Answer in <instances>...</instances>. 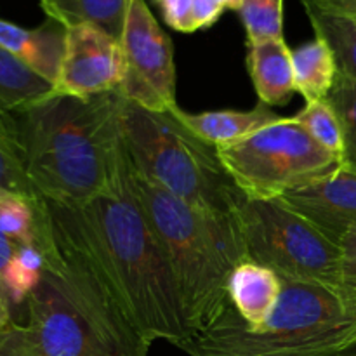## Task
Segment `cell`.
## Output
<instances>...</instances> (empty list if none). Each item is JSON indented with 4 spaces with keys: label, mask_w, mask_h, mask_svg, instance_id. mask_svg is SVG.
<instances>
[{
    "label": "cell",
    "mask_w": 356,
    "mask_h": 356,
    "mask_svg": "<svg viewBox=\"0 0 356 356\" xmlns=\"http://www.w3.org/2000/svg\"><path fill=\"white\" fill-rule=\"evenodd\" d=\"M68 209L134 329L148 343L162 339L179 348L191 332L162 247L132 191L124 141L110 186Z\"/></svg>",
    "instance_id": "1"
},
{
    "label": "cell",
    "mask_w": 356,
    "mask_h": 356,
    "mask_svg": "<svg viewBox=\"0 0 356 356\" xmlns=\"http://www.w3.org/2000/svg\"><path fill=\"white\" fill-rule=\"evenodd\" d=\"M122 96L80 99L54 94L17 111L30 183L44 200L80 207L110 186L118 149Z\"/></svg>",
    "instance_id": "2"
},
{
    "label": "cell",
    "mask_w": 356,
    "mask_h": 356,
    "mask_svg": "<svg viewBox=\"0 0 356 356\" xmlns=\"http://www.w3.org/2000/svg\"><path fill=\"white\" fill-rule=\"evenodd\" d=\"M129 177L169 264L184 322L191 336L202 332L214 325L232 306L229 275L247 261L236 222L222 225L205 218L146 179L131 160Z\"/></svg>",
    "instance_id": "3"
},
{
    "label": "cell",
    "mask_w": 356,
    "mask_h": 356,
    "mask_svg": "<svg viewBox=\"0 0 356 356\" xmlns=\"http://www.w3.org/2000/svg\"><path fill=\"white\" fill-rule=\"evenodd\" d=\"M355 315L330 289L282 280L270 318L257 329L245 325L229 306L179 350L188 356H350L348 332Z\"/></svg>",
    "instance_id": "4"
},
{
    "label": "cell",
    "mask_w": 356,
    "mask_h": 356,
    "mask_svg": "<svg viewBox=\"0 0 356 356\" xmlns=\"http://www.w3.org/2000/svg\"><path fill=\"white\" fill-rule=\"evenodd\" d=\"M120 132L129 160L146 179L205 218L235 225L243 195L218 149L191 134L170 111H149L122 97Z\"/></svg>",
    "instance_id": "5"
},
{
    "label": "cell",
    "mask_w": 356,
    "mask_h": 356,
    "mask_svg": "<svg viewBox=\"0 0 356 356\" xmlns=\"http://www.w3.org/2000/svg\"><path fill=\"white\" fill-rule=\"evenodd\" d=\"M235 222L247 261L270 268L282 280L339 291V245L280 198L243 197Z\"/></svg>",
    "instance_id": "6"
},
{
    "label": "cell",
    "mask_w": 356,
    "mask_h": 356,
    "mask_svg": "<svg viewBox=\"0 0 356 356\" xmlns=\"http://www.w3.org/2000/svg\"><path fill=\"white\" fill-rule=\"evenodd\" d=\"M218 155L240 193L250 200H277L341 165L294 118H280L221 146Z\"/></svg>",
    "instance_id": "7"
},
{
    "label": "cell",
    "mask_w": 356,
    "mask_h": 356,
    "mask_svg": "<svg viewBox=\"0 0 356 356\" xmlns=\"http://www.w3.org/2000/svg\"><path fill=\"white\" fill-rule=\"evenodd\" d=\"M26 323L0 337V356H131L101 336L49 278L26 301Z\"/></svg>",
    "instance_id": "8"
},
{
    "label": "cell",
    "mask_w": 356,
    "mask_h": 356,
    "mask_svg": "<svg viewBox=\"0 0 356 356\" xmlns=\"http://www.w3.org/2000/svg\"><path fill=\"white\" fill-rule=\"evenodd\" d=\"M125 75L120 94L149 111H170L176 101L174 45L146 0H131L120 37Z\"/></svg>",
    "instance_id": "9"
},
{
    "label": "cell",
    "mask_w": 356,
    "mask_h": 356,
    "mask_svg": "<svg viewBox=\"0 0 356 356\" xmlns=\"http://www.w3.org/2000/svg\"><path fill=\"white\" fill-rule=\"evenodd\" d=\"M124 51L118 38L90 24L66 28V45L54 94L89 97L118 92L124 82Z\"/></svg>",
    "instance_id": "10"
},
{
    "label": "cell",
    "mask_w": 356,
    "mask_h": 356,
    "mask_svg": "<svg viewBox=\"0 0 356 356\" xmlns=\"http://www.w3.org/2000/svg\"><path fill=\"white\" fill-rule=\"evenodd\" d=\"M280 200L339 245L344 233L356 226V172L339 165Z\"/></svg>",
    "instance_id": "11"
},
{
    "label": "cell",
    "mask_w": 356,
    "mask_h": 356,
    "mask_svg": "<svg viewBox=\"0 0 356 356\" xmlns=\"http://www.w3.org/2000/svg\"><path fill=\"white\" fill-rule=\"evenodd\" d=\"M66 45V26L47 19L37 28H23L0 17V47L54 86Z\"/></svg>",
    "instance_id": "12"
},
{
    "label": "cell",
    "mask_w": 356,
    "mask_h": 356,
    "mask_svg": "<svg viewBox=\"0 0 356 356\" xmlns=\"http://www.w3.org/2000/svg\"><path fill=\"white\" fill-rule=\"evenodd\" d=\"M247 68L259 103L266 106H285L298 92L292 51L284 38L247 44Z\"/></svg>",
    "instance_id": "13"
},
{
    "label": "cell",
    "mask_w": 356,
    "mask_h": 356,
    "mask_svg": "<svg viewBox=\"0 0 356 356\" xmlns=\"http://www.w3.org/2000/svg\"><path fill=\"white\" fill-rule=\"evenodd\" d=\"M170 113L191 132L207 143L212 148H221V146L233 145L240 139L247 138L252 132L280 120V115L270 110V106L263 103H257L252 110L235 111V110H221V111H204V113H188L181 110L179 106L172 108Z\"/></svg>",
    "instance_id": "14"
},
{
    "label": "cell",
    "mask_w": 356,
    "mask_h": 356,
    "mask_svg": "<svg viewBox=\"0 0 356 356\" xmlns=\"http://www.w3.org/2000/svg\"><path fill=\"white\" fill-rule=\"evenodd\" d=\"M280 294L282 278L270 268L252 261H243L229 275V302L250 329H257L270 318Z\"/></svg>",
    "instance_id": "15"
},
{
    "label": "cell",
    "mask_w": 356,
    "mask_h": 356,
    "mask_svg": "<svg viewBox=\"0 0 356 356\" xmlns=\"http://www.w3.org/2000/svg\"><path fill=\"white\" fill-rule=\"evenodd\" d=\"M45 16L66 28L90 24L120 40L131 0H38Z\"/></svg>",
    "instance_id": "16"
},
{
    "label": "cell",
    "mask_w": 356,
    "mask_h": 356,
    "mask_svg": "<svg viewBox=\"0 0 356 356\" xmlns=\"http://www.w3.org/2000/svg\"><path fill=\"white\" fill-rule=\"evenodd\" d=\"M292 65L296 89L306 103L322 101L329 96L337 79V66L332 51L322 38L315 37L292 51Z\"/></svg>",
    "instance_id": "17"
},
{
    "label": "cell",
    "mask_w": 356,
    "mask_h": 356,
    "mask_svg": "<svg viewBox=\"0 0 356 356\" xmlns=\"http://www.w3.org/2000/svg\"><path fill=\"white\" fill-rule=\"evenodd\" d=\"M0 191L17 195L37 205L42 200L26 172L24 146L16 113L0 111Z\"/></svg>",
    "instance_id": "18"
},
{
    "label": "cell",
    "mask_w": 356,
    "mask_h": 356,
    "mask_svg": "<svg viewBox=\"0 0 356 356\" xmlns=\"http://www.w3.org/2000/svg\"><path fill=\"white\" fill-rule=\"evenodd\" d=\"M54 92L52 83L42 79L10 52L0 47V111L17 113Z\"/></svg>",
    "instance_id": "19"
},
{
    "label": "cell",
    "mask_w": 356,
    "mask_h": 356,
    "mask_svg": "<svg viewBox=\"0 0 356 356\" xmlns=\"http://www.w3.org/2000/svg\"><path fill=\"white\" fill-rule=\"evenodd\" d=\"M315 37L322 38L332 51L337 73L356 82V17L323 13L302 0Z\"/></svg>",
    "instance_id": "20"
},
{
    "label": "cell",
    "mask_w": 356,
    "mask_h": 356,
    "mask_svg": "<svg viewBox=\"0 0 356 356\" xmlns=\"http://www.w3.org/2000/svg\"><path fill=\"white\" fill-rule=\"evenodd\" d=\"M45 275V261L38 247L21 245L2 273V284L13 306L28 301L40 287Z\"/></svg>",
    "instance_id": "21"
},
{
    "label": "cell",
    "mask_w": 356,
    "mask_h": 356,
    "mask_svg": "<svg viewBox=\"0 0 356 356\" xmlns=\"http://www.w3.org/2000/svg\"><path fill=\"white\" fill-rule=\"evenodd\" d=\"M294 118L322 148L332 153L339 162H343L344 139L341 122L329 101H312L299 111Z\"/></svg>",
    "instance_id": "22"
},
{
    "label": "cell",
    "mask_w": 356,
    "mask_h": 356,
    "mask_svg": "<svg viewBox=\"0 0 356 356\" xmlns=\"http://www.w3.org/2000/svg\"><path fill=\"white\" fill-rule=\"evenodd\" d=\"M238 14L247 44L284 38V0H243Z\"/></svg>",
    "instance_id": "23"
},
{
    "label": "cell",
    "mask_w": 356,
    "mask_h": 356,
    "mask_svg": "<svg viewBox=\"0 0 356 356\" xmlns=\"http://www.w3.org/2000/svg\"><path fill=\"white\" fill-rule=\"evenodd\" d=\"M325 99L336 111L343 129L344 153L341 165L356 172V82L337 73Z\"/></svg>",
    "instance_id": "24"
},
{
    "label": "cell",
    "mask_w": 356,
    "mask_h": 356,
    "mask_svg": "<svg viewBox=\"0 0 356 356\" xmlns=\"http://www.w3.org/2000/svg\"><path fill=\"white\" fill-rule=\"evenodd\" d=\"M0 232L17 247L35 245L37 218L33 205L17 195L0 191Z\"/></svg>",
    "instance_id": "25"
},
{
    "label": "cell",
    "mask_w": 356,
    "mask_h": 356,
    "mask_svg": "<svg viewBox=\"0 0 356 356\" xmlns=\"http://www.w3.org/2000/svg\"><path fill=\"white\" fill-rule=\"evenodd\" d=\"M339 294L350 313H356V226L348 229L339 242Z\"/></svg>",
    "instance_id": "26"
},
{
    "label": "cell",
    "mask_w": 356,
    "mask_h": 356,
    "mask_svg": "<svg viewBox=\"0 0 356 356\" xmlns=\"http://www.w3.org/2000/svg\"><path fill=\"white\" fill-rule=\"evenodd\" d=\"M162 19L172 30L179 33H195L193 6L191 0H153Z\"/></svg>",
    "instance_id": "27"
},
{
    "label": "cell",
    "mask_w": 356,
    "mask_h": 356,
    "mask_svg": "<svg viewBox=\"0 0 356 356\" xmlns=\"http://www.w3.org/2000/svg\"><path fill=\"white\" fill-rule=\"evenodd\" d=\"M243 0H191L195 30H207L226 10H240Z\"/></svg>",
    "instance_id": "28"
},
{
    "label": "cell",
    "mask_w": 356,
    "mask_h": 356,
    "mask_svg": "<svg viewBox=\"0 0 356 356\" xmlns=\"http://www.w3.org/2000/svg\"><path fill=\"white\" fill-rule=\"evenodd\" d=\"M316 9L336 16L356 17V0H306Z\"/></svg>",
    "instance_id": "29"
},
{
    "label": "cell",
    "mask_w": 356,
    "mask_h": 356,
    "mask_svg": "<svg viewBox=\"0 0 356 356\" xmlns=\"http://www.w3.org/2000/svg\"><path fill=\"white\" fill-rule=\"evenodd\" d=\"M10 301L7 296L6 289H3L2 278H0V337L7 332L10 325H13V315H10Z\"/></svg>",
    "instance_id": "30"
},
{
    "label": "cell",
    "mask_w": 356,
    "mask_h": 356,
    "mask_svg": "<svg viewBox=\"0 0 356 356\" xmlns=\"http://www.w3.org/2000/svg\"><path fill=\"white\" fill-rule=\"evenodd\" d=\"M17 250V245L13 240L7 238L2 232H0V277H2L3 270L7 268V264L13 259L14 252Z\"/></svg>",
    "instance_id": "31"
},
{
    "label": "cell",
    "mask_w": 356,
    "mask_h": 356,
    "mask_svg": "<svg viewBox=\"0 0 356 356\" xmlns=\"http://www.w3.org/2000/svg\"><path fill=\"white\" fill-rule=\"evenodd\" d=\"M348 346H350V350H355L356 348V313L353 323L350 327V332H348Z\"/></svg>",
    "instance_id": "32"
},
{
    "label": "cell",
    "mask_w": 356,
    "mask_h": 356,
    "mask_svg": "<svg viewBox=\"0 0 356 356\" xmlns=\"http://www.w3.org/2000/svg\"><path fill=\"white\" fill-rule=\"evenodd\" d=\"M350 356H356V348H355L353 351H351V355H350Z\"/></svg>",
    "instance_id": "33"
}]
</instances>
